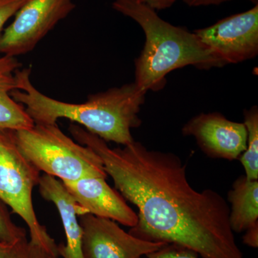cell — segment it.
<instances>
[{
    "label": "cell",
    "mask_w": 258,
    "mask_h": 258,
    "mask_svg": "<svg viewBox=\"0 0 258 258\" xmlns=\"http://www.w3.org/2000/svg\"><path fill=\"white\" fill-rule=\"evenodd\" d=\"M69 132L101 158L115 189L138 208V222L129 234L178 244L203 258H244L231 229L227 201L215 190L194 189L186 166L176 154L149 150L135 141L111 149L76 123Z\"/></svg>",
    "instance_id": "cell-1"
},
{
    "label": "cell",
    "mask_w": 258,
    "mask_h": 258,
    "mask_svg": "<svg viewBox=\"0 0 258 258\" xmlns=\"http://www.w3.org/2000/svg\"><path fill=\"white\" fill-rule=\"evenodd\" d=\"M30 76L31 68L17 70L18 89L10 95L25 105L34 123L55 124L66 118L106 142L125 146L134 142L132 129L142 124L139 113L147 94L135 83L91 95L84 103H71L45 96L33 86Z\"/></svg>",
    "instance_id": "cell-2"
},
{
    "label": "cell",
    "mask_w": 258,
    "mask_h": 258,
    "mask_svg": "<svg viewBox=\"0 0 258 258\" xmlns=\"http://www.w3.org/2000/svg\"><path fill=\"white\" fill-rule=\"evenodd\" d=\"M112 8L144 30L145 44L135 60L134 82L144 92L160 91L166 86V76L174 70L189 66L203 70L223 67L195 32L162 20L138 0H113Z\"/></svg>",
    "instance_id": "cell-3"
},
{
    "label": "cell",
    "mask_w": 258,
    "mask_h": 258,
    "mask_svg": "<svg viewBox=\"0 0 258 258\" xmlns=\"http://www.w3.org/2000/svg\"><path fill=\"white\" fill-rule=\"evenodd\" d=\"M9 131L20 152L45 174L61 181L108 177L96 152L68 137L57 123H35L30 128Z\"/></svg>",
    "instance_id": "cell-4"
},
{
    "label": "cell",
    "mask_w": 258,
    "mask_h": 258,
    "mask_svg": "<svg viewBox=\"0 0 258 258\" xmlns=\"http://www.w3.org/2000/svg\"><path fill=\"white\" fill-rule=\"evenodd\" d=\"M40 172L20 152L10 131L0 129V200L25 222L32 242L58 255L55 240L37 220L32 204Z\"/></svg>",
    "instance_id": "cell-5"
},
{
    "label": "cell",
    "mask_w": 258,
    "mask_h": 258,
    "mask_svg": "<svg viewBox=\"0 0 258 258\" xmlns=\"http://www.w3.org/2000/svg\"><path fill=\"white\" fill-rule=\"evenodd\" d=\"M76 7L73 0H27L2 34L0 53L16 57L31 52Z\"/></svg>",
    "instance_id": "cell-6"
},
{
    "label": "cell",
    "mask_w": 258,
    "mask_h": 258,
    "mask_svg": "<svg viewBox=\"0 0 258 258\" xmlns=\"http://www.w3.org/2000/svg\"><path fill=\"white\" fill-rule=\"evenodd\" d=\"M194 32L223 66L254 58L258 53V4Z\"/></svg>",
    "instance_id": "cell-7"
},
{
    "label": "cell",
    "mask_w": 258,
    "mask_h": 258,
    "mask_svg": "<svg viewBox=\"0 0 258 258\" xmlns=\"http://www.w3.org/2000/svg\"><path fill=\"white\" fill-rule=\"evenodd\" d=\"M79 221L83 258H144L168 244L137 238L111 219L86 214Z\"/></svg>",
    "instance_id": "cell-8"
},
{
    "label": "cell",
    "mask_w": 258,
    "mask_h": 258,
    "mask_svg": "<svg viewBox=\"0 0 258 258\" xmlns=\"http://www.w3.org/2000/svg\"><path fill=\"white\" fill-rule=\"evenodd\" d=\"M181 133L195 137L200 149L214 159L236 160L247 149L245 125L227 119L220 113L193 117L183 126Z\"/></svg>",
    "instance_id": "cell-9"
},
{
    "label": "cell",
    "mask_w": 258,
    "mask_h": 258,
    "mask_svg": "<svg viewBox=\"0 0 258 258\" xmlns=\"http://www.w3.org/2000/svg\"><path fill=\"white\" fill-rule=\"evenodd\" d=\"M62 183L74 199L79 216L91 214L111 219L127 227L137 225V214L120 194L108 184L106 178L90 176Z\"/></svg>",
    "instance_id": "cell-10"
},
{
    "label": "cell",
    "mask_w": 258,
    "mask_h": 258,
    "mask_svg": "<svg viewBox=\"0 0 258 258\" xmlns=\"http://www.w3.org/2000/svg\"><path fill=\"white\" fill-rule=\"evenodd\" d=\"M38 186L42 198L55 205L63 226L66 243L57 245V254L62 258H83V230L74 199L62 181L48 174L41 176Z\"/></svg>",
    "instance_id": "cell-11"
},
{
    "label": "cell",
    "mask_w": 258,
    "mask_h": 258,
    "mask_svg": "<svg viewBox=\"0 0 258 258\" xmlns=\"http://www.w3.org/2000/svg\"><path fill=\"white\" fill-rule=\"evenodd\" d=\"M21 66L16 57L0 55V129H28L35 125L25 107L10 95L18 89L15 72Z\"/></svg>",
    "instance_id": "cell-12"
},
{
    "label": "cell",
    "mask_w": 258,
    "mask_h": 258,
    "mask_svg": "<svg viewBox=\"0 0 258 258\" xmlns=\"http://www.w3.org/2000/svg\"><path fill=\"white\" fill-rule=\"evenodd\" d=\"M227 200L231 205L229 220L233 232L240 233L258 223V180L239 176Z\"/></svg>",
    "instance_id": "cell-13"
},
{
    "label": "cell",
    "mask_w": 258,
    "mask_h": 258,
    "mask_svg": "<svg viewBox=\"0 0 258 258\" xmlns=\"http://www.w3.org/2000/svg\"><path fill=\"white\" fill-rule=\"evenodd\" d=\"M244 124L247 131V149L239 157L245 177L258 180V108L244 110Z\"/></svg>",
    "instance_id": "cell-14"
},
{
    "label": "cell",
    "mask_w": 258,
    "mask_h": 258,
    "mask_svg": "<svg viewBox=\"0 0 258 258\" xmlns=\"http://www.w3.org/2000/svg\"><path fill=\"white\" fill-rule=\"evenodd\" d=\"M0 258H58L26 237L13 243L0 242Z\"/></svg>",
    "instance_id": "cell-15"
},
{
    "label": "cell",
    "mask_w": 258,
    "mask_h": 258,
    "mask_svg": "<svg viewBox=\"0 0 258 258\" xmlns=\"http://www.w3.org/2000/svg\"><path fill=\"white\" fill-rule=\"evenodd\" d=\"M26 237V230L15 225L12 220L8 205L0 200V242L13 243Z\"/></svg>",
    "instance_id": "cell-16"
},
{
    "label": "cell",
    "mask_w": 258,
    "mask_h": 258,
    "mask_svg": "<svg viewBox=\"0 0 258 258\" xmlns=\"http://www.w3.org/2000/svg\"><path fill=\"white\" fill-rule=\"evenodd\" d=\"M144 258H199V254L182 246L167 244Z\"/></svg>",
    "instance_id": "cell-17"
},
{
    "label": "cell",
    "mask_w": 258,
    "mask_h": 258,
    "mask_svg": "<svg viewBox=\"0 0 258 258\" xmlns=\"http://www.w3.org/2000/svg\"><path fill=\"white\" fill-rule=\"evenodd\" d=\"M27 0H0V37L5 24L15 15Z\"/></svg>",
    "instance_id": "cell-18"
},
{
    "label": "cell",
    "mask_w": 258,
    "mask_h": 258,
    "mask_svg": "<svg viewBox=\"0 0 258 258\" xmlns=\"http://www.w3.org/2000/svg\"><path fill=\"white\" fill-rule=\"evenodd\" d=\"M245 234L242 237L243 243L253 248L258 247V223L244 231Z\"/></svg>",
    "instance_id": "cell-19"
},
{
    "label": "cell",
    "mask_w": 258,
    "mask_h": 258,
    "mask_svg": "<svg viewBox=\"0 0 258 258\" xmlns=\"http://www.w3.org/2000/svg\"><path fill=\"white\" fill-rule=\"evenodd\" d=\"M138 1L147 5L155 11H159V10L171 8L176 3V0H138Z\"/></svg>",
    "instance_id": "cell-20"
},
{
    "label": "cell",
    "mask_w": 258,
    "mask_h": 258,
    "mask_svg": "<svg viewBox=\"0 0 258 258\" xmlns=\"http://www.w3.org/2000/svg\"><path fill=\"white\" fill-rule=\"evenodd\" d=\"M231 0H183V2L189 7L209 6V5H219ZM254 4H258V0H248Z\"/></svg>",
    "instance_id": "cell-21"
}]
</instances>
